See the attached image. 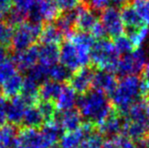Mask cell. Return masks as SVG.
<instances>
[{
	"instance_id": "obj_16",
	"label": "cell",
	"mask_w": 149,
	"mask_h": 148,
	"mask_svg": "<svg viewBox=\"0 0 149 148\" xmlns=\"http://www.w3.org/2000/svg\"><path fill=\"white\" fill-rule=\"evenodd\" d=\"M120 13L124 24L125 36H127V35L134 32L135 30L139 29L143 26H144L142 19L140 18L138 13H136L129 2L121 8Z\"/></svg>"
},
{
	"instance_id": "obj_18",
	"label": "cell",
	"mask_w": 149,
	"mask_h": 148,
	"mask_svg": "<svg viewBox=\"0 0 149 148\" xmlns=\"http://www.w3.org/2000/svg\"><path fill=\"white\" fill-rule=\"evenodd\" d=\"M62 132H63L62 129L54 121L45 124L40 130L45 148H53L56 146V143L60 141L61 136L63 135Z\"/></svg>"
},
{
	"instance_id": "obj_40",
	"label": "cell",
	"mask_w": 149,
	"mask_h": 148,
	"mask_svg": "<svg viewBox=\"0 0 149 148\" xmlns=\"http://www.w3.org/2000/svg\"><path fill=\"white\" fill-rule=\"evenodd\" d=\"M13 8V0H0V18L3 19Z\"/></svg>"
},
{
	"instance_id": "obj_21",
	"label": "cell",
	"mask_w": 149,
	"mask_h": 148,
	"mask_svg": "<svg viewBox=\"0 0 149 148\" xmlns=\"http://www.w3.org/2000/svg\"><path fill=\"white\" fill-rule=\"evenodd\" d=\"M60 60V47L56 44H41L39 46V63L51 67Z\"/></svg>"
},
{
	"instance_id": "obj_44",
	"label": "cell",
	"mask_w": 149,
	"mask_h": 148,
	"mask_svg": "<svg viewBox=\"0 0 149 148\" xmlns=\"http://www.w3.org/2000/svg\"><path fill=\"white\" fill-rule=\"evenodd\" d=\"M89 1V0H85V1H84V3H87Z\"/></svg>"
},
{
	"instance_id": "obj_41",
	"label": "cell",
	"mask_w": 149,
	"mask_h": 148,
	"mask_svg": "<svg viewBox=\"0 0 149 148\" xmlns=\"http://www.w3.org/2000/svg\"><path fill=\"white\" fill-rule=\"evenodd\" d=\"M101 148H119V146H118V143L116 142V140L111 139V140L104 141Z\"/></svg>"
},
{
	"instance_id": "obj_32",
	"label": "cell",
	"mask_w": 149,
	"mask_h": 148,
	"mask_svg": "<svg viewBox=\"0 0 149 148\" xmlns=\"http://www.w3.org/2000/svg\"><path fill=\"white\" fill-rule=\"evenodd\" d=\"M37 107L39 110H40L42 117L45 119V124L52 122L55 117V114H56V112H57V108H56V106H55V103L49 102V101L40 100L37 104Z\"/></svg>"
},
{
	"instance_id": "obj_34",
	"label": "cell",
	"mask_w": 149,
	"mask_h": 148,
	"mask_svg": "<svg viewBox=\"0 0 149 148\" xmlns=\"http://www.w3.org/2000/svg\"><path fill=\"white\" fill-rule=\"evenodd\" d=\"M14 28L0 18V44L6 47H10L11 39H13Z\"/></svg>"
},
{
	"instance_id": "obj_33",
	"label": "cell",
	"mask_w": 149,
	"mask_h": 148,
	"mask_svg": "<svg viewBox=\"0 0 149 148\" xmlns=\"http://www.w3.org/2000/svg\"><path fill=\"white\" fill-rule=\"evenodd\" d=\"M113 44H114L115 48L119 55H127L135 49L131 41L125 35H122V36L113 40Z\"/></svg>"
},
{
	"instance_id": "obj_35",
	"label": "cell",
	"mask_w": 149,
	"mask_h": 148,
	"mask_svg": "<svg viewBox=\"0 0 149 148\" xmlns=\"http://www.w3.org/2000/svg\"><path fill=\"white\" fill-rule=\"evenodd\" d=\"M35 6V0H13V7L26 17Z\"/></svg>"
},
{
	"instance_id": "obj_11",
	"label": "cell",
	"mask_w": 149,
	"mask_h": 148,
	"mask_svg": "<svg viewBox=\"0 0 149 148\" xmlns=\"http://www.w3.org/2000/svg\"><path fill=\"white\" fill-rule=\"evenodd\" d=\"M11 60L20 72L26 73L29 69L35 66L39 61V46L34 44L24 51L15 52Z\"/></svg>"
},
{
	"instance_id": "obj_12",
	"label": "cell",
	"mask_w": 149,
	"mask_h": 148,
	"mask_svg": "<svg viewBox=\"0 0 149 148\" xmlns=\"http://www.w3.org/2000/svg\"><path fill=\"white\" fill-rule=\"evenodd\" d=\"M95 129L90 124H82L77 130L65 132L60 140V148H80L86 137Z\"/></svg>"
},
{
	"instance_id": "obj_6",
	"label": "cell",
	"mask_w": 149,
	"mask_h": 148,
	"mask_svg": "<svg viewBox=\"0 0 149 148\" xmlns=\"http://www.w3.org/2000/svg\"><path fill=\"white\" fill-rule=\"evenodd\" d=\"M100 22L107 33V36L115 40L125 34L124 24L121 13L117 8L109 6L102 10Z\"/></svg>"
},
{
	"instance_id": "obj_28",
	"label": "cell",
	"mask_w": 149,
	"mask_h": 148,
	"mask_svg": "<svg viewBox=\"0 0 149 148\" xmlns=\"http://www.w3.org/2000/svg\"><path fill=\"white\" fill-rule=\"evenodd\" d=\"M48 68L49 67L37 63L26 73V77L35 81L39 85H41L45 81L48 80Z\"/></svg>"
},
{
	"instance_id": "obj_2",
	"label": "cell",
	"mask_w": 149,
	"mask_h": 148,
	"mask_svg": "<svg viewBox=\"0 0 149 148\" xmlns=\"http://www.w3.org/2000/svg\"><path fill=\"white\" fill-rule=\"evenodd\" d=\"M142 98H144V92L142 79L138 76L121 77L114 91L109 95L113 108L121 116H125L129 108Z\"/></svg>"
},
{
	"instance_id": "obj_27",
	"label": "cell",
	"mask_w": 149,
	"mask_h": 148,
	"mask_svg": "<svg viewBox=\"0 0 149 148\" xmlns=\"http://www.w3.org/2000/svg\"><path fill=\"white\" fill-rule=\"evenodd\" d=\"M72 72L64 67L62 64H55L48 68V79L55 82L64 84L69 82L72 76Z\"/></svg>"
},
{
	"instance_id": "obj_29",
	"label": "cell",
	"mask_w": 149,
	"mask_h": 148,
	"mask_svg": "<svg viewBox=\"0 0 149 148\" xmlns=\"http://www.w3.org/2000/svg\"><path fill=\"white\" fill-rule=\"evenodd\" d=\"M17 73L16 66L11 59H7L0 61V86L3 85L8 79Z\"/></svg>"
},
{
	"instance_id": "obj_36",
	"label": "cell",
	"mask_w": 149,
	"mask_h": 148,
	"mask_svg": "<svg viewBox=\"0 0 149 148\" xmlns=\"http://www.w3.org/2000/svg\"><path fill=\"white\" fill-rule=\"evenodd\" d=\"M54 1L61 11V13L76 10L83 4L82 3L83 0H54Z\"/></svg>"
},
{
	"instance_id": "obj_43",
	"label": "cell",
	"mask_w": 149,
	"mask_h": 148,
	"mask_svg": "<svg viewBox=\"0 0 149 148\" xmlns=\"http://www.w3.org/2000/svg\"><path fill=\"white\" fill-rule=\"evenodd\" d=\"M147 115H148V120H149V107H148V110H147Z\"/></svg>"
},
{
	"instance_id": "obj_14",
	"label": "cell",
	"mask_w": 149,
	"mask_h": 148,
	"mask_svg": "<svg viewBox=\"0 0 149 148\" xmlns=\"http://www.w3.org/2000/svg\"><path fill=\"white\" fill-rule=\"evenodd\" d=\"M118 79L114 73L105 71V70H95L93 76V89L111 95L117 86Z\"/></svg>"
},
{
	"instance_id": "obj_30",
	"label": "cell",
	"mask_w": 149,
	"mask_h": 148,
	"mask_svg": "<svg viewBox=\"0 0 149 148\" xmlns=\"http://www.w3.org/2000/svg\"><path fill=\"white\" fill-rule=\"evenodd\" d=\"M144 25L149 26V0H131L129 2Z\"/></svg>"
},
{
	"instance_id": "obj_39",
	"label": "cell",
	"mask_w": 149,
	"mask_h": 148,
	"mask_svg": "<svg viewBox=\"0 0 149 148\" xmlns=\"http://www.w3.org/2000/svg\"><path fill=\"white\" fill-rule=\"evenodd\" d=\"M142 83L144 92V97L149 96V62L146 65V67L142 72Z\"/></svg>"
},
{
	"instance_id": "obj_3",
	"label": "cell",
	"mask_w": 149,
	"mask_h": 148,
	"mask_svg": "<svg viewBox=\"0 0 149 148\" xmlns=\"http://www.w3.org/2000/svg\"><path fill=\"white\" fill-rule=\"evenodd\" d=\"M113 42L108 39L95 41L90 53V61L96 70H105L115 73L120 59Z\"/></svg>"
},
{
	"instance_id": "obj_25",
	"label": "cell",
	"mask_w": 149,
	"mask_h": 148,
	"mask_svg": "<svg viewBox=\"0 0 149 148\" xmlns=\"http://www.w3.org/2000/svg\"><path fill=\"white\" fill-rule=\"evenodd\" d=\"M63 86L64 84L55 82V81L49 79L45 81L40 86V92H39L40 100L55 103V101L57 100L60 93L61 92Z\"/></svg>"
},
{
	"instance_id": "obj_8",
	"label": "cell",
	"mask_w": 149,
	"mask_h": 148,
	"mask_svg": "<svg viewBox=\"0 0 149 148\" xmlns=\"http://www.w3.org/2000/svg\"><path fill=\"white\" fill-rule=\"evenodd\" d=\"M95 72V70H93V67L92 66H85L72 74L68 85L77 93L84 94L90 90H92Z\"/></svg>"
},
{
	"instance_id": "obj_1",
	"label": "cell",
	"mask_w": 149,
	"mask_h": 148,
	"mask_svg": "<svg viewBox=\"0 0 149 148\" xmlns=\"http://www.w3.org/2000/svg\"><path fill=\"white\" fill-rule=\"evenodd\" d=\"M77 107L82 121L95 128L113 110L109 97L95 89L90 90L78 97Z\"/></svg>"
},
{
	"instance_id": "obj_37",
	"label": "cell",
	"mask_w": 149,
	"mask_h": 148,
	"mask_svg": "<svg viewBox=\"0 0 149 148\" xmlns=\"http://www.w3.org/2000/svg\"><path fill=\"white\" fill-rule=\"evenodd\" d=\"M87 5L93 10H103L111 5V0H89Z\"/></svg>"
},
{
	"instance_id": "obj_10",
	"label": "cell",
	"mask_w": 149,
	"mask_h": 148,
	"mask_svg": "<svg viewBox=\"0 0 149 148\" xmlns=\"http://www.w3.org/2000/svg\"><path fill=\"white\" fill-rule=\"evenodd\" d=\"M99 21V17L97 16L95 11L92 10L87 4L83 3L77 9L74 30L90 33Z\"/></svg>"
},
{
	"instance_id": "obj_26",
	"label": "cell",
	"mask_w": 149,
	"mask_h": 148,
	"mask_svg": "<svg viewBox=\"0 0 149 148\" xmlns=\"http://www.w3.org/2000/svg\"><path fill=\"white\" fill-rule=\"evenodd\" d=\"M18 134L17 126L13 124L0 126V146L3 148H14Z\"/></svg>"
},
{
	"instance_id": "obj_7",
	"label": "cell",
	"mask_w": 149,
	"mask_h": 148,
	"mask_svg": "<svg viewBox=\"0 0 149 148\" xmlns=\"http://www.w3.org/2000/svg\"><path fill=\"white\" fill-rule=\"evenodd\" d=\"M61 64L67 68L72 73L88 66V64L81 58L77 47L69 40H64L60 47Z\"/></svg>"
},
{
	"instance_id": "obj_31",
	"label": "cell",
	"mask_w": 149,
	"mask_h": 148,
	"mask_svg": "<svg viewBox=\"0 0 149 148\" xmlns=\"http://www.w3.org/2000/svg\"><path fill=\"white\" fill-rule=\"evenodd\" d=\"M149 36V26L144 25L142 28H140L139 29L135 30L134 32L130 33L127 35V37L129 38V40L131 41L134 48H140L144 42L146 41V39Z\"/></svg>"
},
{
	"instance_id": "obj_45",
	"label": "cell",
	"mask_w": 149,
	"mask_h": 148,
	"mask_svg": "<svg viewBox=\"0 0 149 148\" xmlns=\"http://www.w3.org/2000/svg\"><path fill=\"white\" fill-rule=\"evenodd\" d=\"M0 148H3V147H1V146H0Z\"/></svg>"
},
{
	"instance_id": "obj_22",
	"label": "cell",
	"mask_w": 149,
	"mask_h": 148,
	"mask_svg": "<svg viewBox=\"0 0 149 148\" xmlns=\"http://www.w3.org/2000/svg\"><path fill=\"white\" fill-rule=\"evenodd\" d=\"M45 124V119L42 117L40 110L38 108L37 105H32V106L26 107L21 124L23 128L38 129V128L44 126Z\"/></svg>"
},
{
	"instance_id": "obj_19",
	"label": "cell",
	"mask_w": 149,
	"mask_h": 148,
	"mask_svg": "<svg viewBox=\"0 0 149 148\" xmlns=\"http://www.w3.org/2000/svg\"><path fill=\"white\" fill-rule=\"evenodd\" d=\"M78 100L77 93L67 84H64L60 95L55 101V106L58 111L74 110Z\"/></svg>"
},
{
	"instance_id": "obj_5",
	"label": "cell",
	"mask_w": 149,
	"mask_h": 148,
	"mask_svg": "<svg viewBox=\"0 0 149 148\" xmlns=\"http://www.w3.org/2000/svg\"><path fill=\"white\" fill-rule=\"evenodd\" d=\"M147 64V55L143 48H136L131 53L120 58L115 73L123 77L142 74Z\"/></svg>"
},
{
	"instance_id": "obj_13",
	"label": "cell",
	"mask_w": 149,
	"mask_h": 148,
	"mask_svg": "<svg viewBox=\"0 0 149 148\" xmlns=\"http://www.w3.org/2000/svg\"><path fill=\"white\" fill-rule=\"evenodd\" d=\"M53 121L61 128L63 132L74 131L82 126V119L77 110L67 111L57 110Z\"/></svg>"
},
{
	"instance_id": "obj_15",
	"label": "cell",
	"mask_w": 149,
	"mask_h": 148,
	"mask_svg": "<svg viewBox=\"0 0 149 148\" xmlns=\"http://www.w3.org/2000/svg\"><path fill=\"white\" fill-rule=\"evenodd\" d=\"M27 105L20 95H17L8 100L7 121L14 126H21L22 120Z\"/></svg>"
},
{
	"instance_id": "obj_9",
	"label": "cell",
	"mask_w": 149,
	"mask_h": 148,
	"mask_svg": "<svg viewBox=\"0 0 149 148\" xmlns=\"http://www.w3.org/2000/svg\"><path fill=\"white\" fill-rule=\"evenodd\" d=\"M125 119L114 108L112 110L107 118L102 122L96 128L102 136L107 137L108 140L118 138L123 134Z\"/></svg>"
},
{
	"instance_id": "obj_17",
	"label": "cell",
	"mask_w": 149,
	"mask_h": 148,
	"mask_svg": "<svg viewBox=\"0 0 149 148\" xmlns=\"http://www.w3.org/2000/svg\"><path fill=\"white\" fill-rule=\"evenodd\" d=\"M34 9L40 15L42 21L47 23L55 22L61 14L54 0H35Z\"/></svg>"
},
{
	"instance_id": "obj_20",
	"label": "cell",
	"mask_w": 149,
	"mask_h": 148,
	"mask_svg": "<svg viewBox=\"0 0 149 148\" xmlns=\"http://www.w3.org/2000/svg\"><path fill=\"white\" fill-rule=\"evenodd\" d=\"M41 44H61V42L64 41V35L58 28V26L47 23L42 26V29L40 37H39Z\"/></svg>"
},
{
	"instance_id": "obj_23",
	"label": "cell",
	"mask_w": 149,
	"mask_h": 148,
	"mask_svg": "<svg viewBox=\"0 0 149 148\" xmlns=\"http://www.w3.org/2000/svg\"><path fill=\"white\" fill-rule=\"evenodd\" d=\"M40 86L41 85H39L35 81L27 79V77H24V83H23L20 96L27 106L37 105L40 101V96H39Z\"/></svg>"
},
{
	"instance_id": "obj_38",
	"label": "cell",
	"mask_w": 149,
	"mask_h": 148,
	"mask_svg": "<svg viewBox=\"0 0 149 148\" xmlns=\"http://www.w3.org/2000/svg\"><path fill=\"white\" fill-rule=\"evenodd\" d=\"M7 106L8 100L0 93V126H3L7 122Z\"/></svg>"
},
{
	"instance_id": "obj_4",
	"label": "cell",
	"mask_w": 149,
	"mask_h": 148,
	"mask_svg": "<svg viewBox=\"0 0 149 148\" xmlns=\"http://www.w3.org/2000/svg\"><path fill=\"white\" fill-rule=\"evenodd\" d=\"M42 26L44 25L42 23H34L26 20L20 26H16L13 30L10 42V48L13 53L24 51L36 44L41 35Z\"/></svg>"
},
{
	"instance_id": "obj_24",
	"label": "cell",
	"mask_w": 149,
	"mask_h": 148,
	"mask_svg": "<svg viewBox=\"0 0 149 148\" xmlns=\"http://www.w3.org/2000/svg\"><path fill=\"white\" fill-rule=\"evenodd\" d=\"M23 83H24V77L21 74L16 73L0 86V93L5 98H13L18 95L19 92H21Z\"/></svg>"
},
{
	"instance_id": "obj_42",
	"label": "cell",
	"mask_w": 149,
	"mask_h": 148,
	"mask_svg": "<svg viewBox=\"0 0 149 148\" xmlns=\"http://www.w3.org/2000/svg\"><path fill=\"white\" fill-rule=\"evenodd\" d=\"M8 52H9L8 47H6V46H4L2 44H0V61L7 59Z\"/></svg>"
}]
</instances>
